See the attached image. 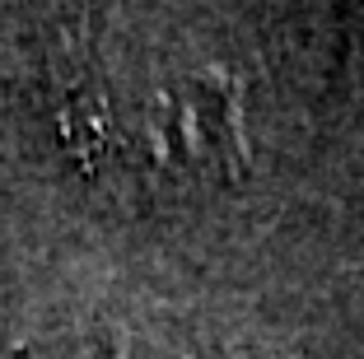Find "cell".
I'll return each instance as SVG.
<instances>
[{
    "label": "cell",
    "instance_id": "6da1fadb",
    "mask_svg": "<svg viewBox=\"0 0 364 359\" xmlns=\"http://www.w3.org/2000/svg\"><path fill=\"white\" fill-rule=\"evenodd\" d=\"M112 359H238V355H215V350L187 345V341L159 336V331L131 327V331L112 336Z\"/></svg>",
    "mask_w": 364,
    "mask_h": 359
}]
</instances>
